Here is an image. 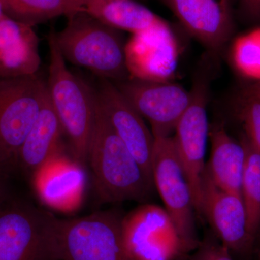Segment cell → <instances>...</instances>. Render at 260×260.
<instances>
[{
	"label": "cell",
	"mask_w": 260,
	"mask_h": 260,
	"mask_svg": "<svg viewBox=\"0 0 260 260\" xmlns=\"http://www.w3.org/2000/svg\"><path fill=\"white\" fill-rule=\"evenodd\" d=\"M87 164L90 167L95 191L103 203H143L150 198L155 188L153 181L145 175L113 129L96 95Z\"/></svg>",
	"instance_id": "1"
},
{
	"label": "cell",
	"mask_w": 260,
	"mask_h": 260,
	"mask_svg": "<svg viewBox=\"0 0 260 260\" xmlns=\"http://www.w3.org/2000/svg\"><path fill=\"white\" fill-rule=\"evenodd\" d=\"M50 62L47 88L49 100L69 141L72 157L85 167L95 114V93L67 66L56 40L48 37Z\"/></svg>",
	"instance_id": "2"
},
{
	"label": "cell",
	"mask_w": 260,
	"mask_h": 260,
	"mask_svg": "<svg viewBox=\"0 0 260 260\" xmlns=\"http://www.w3.org/2000/svg\"><path fill=\"white\" fill-rule=\"evenodd\" d=\"M59 222L5 191L0 196V260H61Z\"/></svg>",
	"instance_id": "3"
},
{
	"label": "cell",
	"mask_w": 260,
	"mask_h": 260,
	"mask_svg": "<svg viewBox=\"0 0 260 260\" xmlns=\"http://www.w3.org/2000/svg\"><path fill=\"white\" fill-rule=\"evenodd\" d=\"M68 18L65 28L56 32V43L65 61L114 83L129 79L126 44L117 30L85 12Z\"/></svg>",
	"instance_id": "4"
},
{
	"label": "cell",
	"mask_w": 260,
	"mask_h": 260,
	"mask_svg": "<svg viewBox=\"0 0 260 260\" xmlns=\"http://www.w3.org/2000/svg\"><path fill=\"white\" fill-rule=\"evenodd\" d=\"M47 95V83L37 74L0 77V167L17 169L19 150Z\"/></svg>",
	"instance_id": "5"
},
{
	"label": "cell",
	"mask_w": 260,
	"mask_h": 260,
	"mask_svg": "<svg viewBox=\"0 0 260 260\" xmlns=\"http://www.w3.org/2000/svg\"><path fill=\"white\" fill-rule=\"evenodd\" d=\"M122 217L119 211L107 210L60 218L61 260H131L123 242Z\"/></svg>",
	"instance_id": "6"
},
{
	"label": "cell",
	"mask_w": 260,
	"mask_h": 260,
	"mask_svg": "<svg viewBox=\"0 0 260 260\" xmlns=\"http://www.w3.org/2000/svg\"><path fill=\"white\" fill-rule=\"evenodd\" d=\"M152 177L164 208L175 223L185 252L194 250L200 241L197 235L192 193L172 136L155 138Z\"/></svg>",
	"instance_id": "7"
},
{
	"label": "cell",
	"mask_w": 260,
	"mask_h": 260,
	"mask_svg": "<svg viewBox=\"0 0 260 260\" xmlns=\"http://www.w3.org/2000/svg\"><path fill=\"white\" fill-rule=\"evenodd\" d=\"M121 233L131 260H175L186 254L175 223L159 205L145 203L123 215Z\"/></svg>",
	"instance_id": "8"
},
{
	"label": "cell",
	"mask_w": 260,
	"mask_h": 260,
	"mask_svg": "<svg viewBox=\"0 0 260 260\" xmlns=\"http://www.w3.org/2000/svg\"><path fill=\"white\" fill-rule=\"evenodd\" d=\"M203 80L196 82L191 89L190 104L179 119L173 137L178 156L190 186L195 211L199 215L210 131L207 114L208 85Z\"/></svg>",
	"instance_id": "9"
},
{
	"label": "cell",
	"mask_w": 260,
	"mask_h": 260,
	"mask_svg": "<svg viewBox=\"0 0 260 260\" xmlns=\"http://www.w3.org/2000/svg\"><path fill=\"white\" fill-rule=\"evenodd\" d=\"M114 84L140 115L149 121L155 138L172 136L191 101V91L172 81L129 78Z\"/></svg>",
	"instance_id": "10"
},
{
	"label": "cell",
	"mask_w": 260,
	"mask_h": 260,
	"mask_svg": "<svg viewBox=\"0 0 260 260\" xmlns=\"http://www.w3.org/2000/svg\"><path fill=\"white\" fill-rule=\"evenodd\" d=\"M177 39L165 21L133 34L125 44L129 78L144 81H172L179 61Z\"/></svg>",
	"instance_id": "11"
},
{
	"label": "cell",
	"mask_w": 260,
	"mask_h": 260,
	"mask_svg": "<svg viewBox=\"0 0 260 260\" xmlns=\"http://www.w3.org/2000/svg\"><path fill=\"white\" fill-rule=\"evenodd\" d=\"M95 95L113 129L153 181L152 159L155 138L143 117L114 82L101 78Z\"/></svg>",
	"instance_id": "12"
},
{
	"label": "cell",
	"mask_w": 260,
	"mask_h": 260,
	"mask_svg": "<svg viewBox=\"0 0 260 260\" xmlns=\"http://www.w3.org/2000/svg\"><path fill=\"white\" fill-rule=\"evenodd\" d=\"M200 215L207 218L215 235L231 253L246 254L254 247V243L248 234L242 197L218 187L206 167L202 181Z\"/></svg>",
	"instance_id": "13"
},
{
	"label": "cell",
	"mask_w": 260,
	"mask_h": 260,
	"mask_svg": "<svg viewBox=\"0 0 260 260\" xmlns=\"http://www.w3.org/2000/svg\"><path fill=\"white\" fill-rule=\"evenodd\" d=\"M30 179L38 198L49 208L71 212L83 203L87 185L85 167L65 153L51 159Z\"/></svg>",
	"instance_id": "14"
},
{
	"label": "cell",
	"mask_w": 260,
	"mask_h": 260,
	"mask_svg": "<svg viewBox=\"0 0 260 260\" xmlns=\"http://www.w3.org/2000/svg\"><path fill=\"white\" fill-rule=\"evenodd\" d=\"M184 28L213 52H219L233 31L230 0H162Z\"/></svg>",
	"instance_id": "15"
},
{
	"label": "cell",
	"mask_w": 260,
	"mask_h": 260,
	"mask_svg": "<svg viewBox=\"0 0 260 260\" xmlns=\"http://www.w3.org/2000/svg\"><path fill=\"white\" fill-rule=\"evenodd\" d=\"M31 25L4 14L0 20V77L37 74L41 66L39 39Z\"/></svg>",
	"instance_id": "16"
},
{
	"label": "cell",
	"mask_w": 260,
	"mask_h": 260,
	"mask_svg": "<svg viewBox=\"0 0 260 260\" xmlns=\"http://www.w3.org/2000/svg\"><path fill=\"white\" fill-rule=\"evenodd\" d=\"M60 121L46 96L34 125L19 150L17 168L31 177L54 157L64 153Z\"/></svg>",
	"instance_id": "17"
},
{
	"label": "cell",
	"mask_w": 260,
	"mask_h": 260,
	"mask_svg": "<svg viewBox=\"0 0 260 260\" xmlns=\"http://www.w3.org/2000/svg\"><path fill=\"white\" fill-rule=\"evenodd\" d=\"M209 138L211 152L206 169L210 177L220 189L242 197L246 160L244 145L234 140L220 123L210 126Z\"/></svg>",
	"instance_id": "18"
},
{
	"label": "cell",
	"mask_w": 260,
	"mask_h": 260,
	"mask_svg": "<svg viewBox=\"0 0 260 260\" xmlns=\"http://www.w3.org/2000/svg\"><path fill=\"white\" fill-rule=\"evenodd\" d=\"M84 12L111 28L133 34L151 28L162 20L133 0H88Z\"/></svg>",
	"instance_id": "19"
},
{
	"label": "cell",
	"mask_w": 260,
	"mask_h": 260,
	"mask_svg": "<svg viewBox=\"0 0 260 260\" xmlns=\"http://www.w3.org/2000/svg\"><path fill=\"white\" fill-rule=\"evenodd\" d=\"M8 17L27 25H34L56 17H69L84 12L74 0H1Z\"/></svg>",
	"instance_id": "20"
},
{
	"label": "cell",
	"mask_w": 260,
	"mask_h": 260,
	"mask_svg": "<svg viewBox=\"0 0 260 260\" xmlns=\"http://www.w3.org/2000/svg\"><path fill=\"white\" fill-rule=\"evenodd\" d=\"M241 143L246 153L242 198L245 207L248 234L255 244L260 232V153L250 144L245 135Z\"/></svg>",
	"instance_id": "21"
},
{
	"label": "cell",
	"mask_w": 260,
	"mask_h": 260,
	"mask_svg": "<svg viewBox=\"0 0 260 260\" xmlns=\"http://www.w3.org/2000/svg\"><path fill=\"white\" fill-rule=\"evenodd\" d=\"M232 60L243 76L260 82V28L237 38L232 47Z\"/></svg>",
	"instance_id": "22"
},
{
	"label": "cell",
	"mask_w": 260,
	"mask_h": 260,
	"mask_svg": "<svg viewBox=\"0 0 260 260\" xmlns=\"http://www.w3.org/2000/svg\"><path fill=\"white\" fill-rule=\"evenodd\" d=\"M240 115L245 137L250 144L260 153V101L242 99Z\"/></svg>",
	"instance_id": "23"
},
{
	"label": "cell",
	"mask_w": 260,
	"mask_h": 260,
	"mask_svg": "<svg viewBox=\"0 0 260 260\" xmlns=\"http://www.w3.org/2000/svg\"><path fill=\"white\" fill-rule=\"evenodd\" d=\"M191 260H234L231 251L223 245L218 238L208 234L200 242Z\"/></svg>",
	"instance_id": "24"
},
{
	"label": "cell",
	"mask_w": 260,
	"mask_h": 260,
	"mask_svg": "<svg viewBox=\"0 0 260 260\" xmlns=\"http://www.w3.org/2000/svg\"><path fill=\"white\" fill-rule=\"evenodd\" d=\"M242 99H256L260 101V82L249 85L244 90Z\"/></svg>",
	"instance_id": "25"
},
{
	"label": "cell",
	"mask_w": 260,
	"mask_h": 260,
	"mask_svg": "<svg viewBox=\"0 0 260 260\" xmlns=\"http://www.w3.org/2000/svg\"><path fill=\"white\" fill-rule=\"evenodd\" d=\"M246 6L253 13H259L260 0H244Z\"/></svg>",
	"instance_id": "26"
},
{
	"label": "cell",
	"mask_w": 260,
	"mask_h": 260,
	"mask_svg": "<svg viewBox=\"0 0 260 260\" xmlns=\"http://www.w3.org/2000/svg\"><path fill=\"white\" fill-rule=\"evenodd\" d=\"M7 174H8L3 170V168L0 167V196L7 191L5 187V177Z\"/></svg>",
	"instance_id": "27"
},
{
	"label": "cell",
	"mask_w": 260,
	"mask_h": 260,
	"mask_svg": "<svg viewBox=\"0 0 260 260\" xmlns=\"http://www.w3.org/2000/svg\"><path fill=\"white\" fill-rule=\"evenodd\" d=\"M74 1L76 2V3H78L80 6H81L84 9V5H85L88 0H74Z\"/></svg>",
	"instance_id": "28"
},
{
	"label": "cell",
	"mask_w": 260,
	"mask_h": 260,
	"mask_svg": "<svg viewBox=\"0 0 260 260\" xmlns=\"http://www.w3.org/2000/svg\"><path fill=\"white\" fill-rule=\"evenodd\" d=\"M4 10H3V4H2L1 0H0V20L3 18V15H4Z\"/></svg>",
	"instance_id": "29"
},
{
	"label": "cell",
	"mask_w": 260,
	"mask_h": 260,
	"mask_svg": "<svg viewBox=\"0 0 260 260\" xmlns=\"http://www.w3.org/2000/svg\"><path fill=\"white\" fill-rule=\"evenodd\" d=\"M257 237H259V244H258V250H259V256H260V232L259 233V235H258Z\"/></svg>",
	"instance_id": "30"
}]
</instances>
